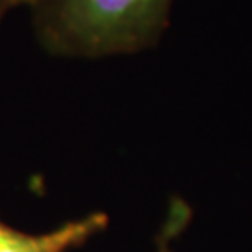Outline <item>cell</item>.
<instances>
[{
	"label": "cell",
	"instance_id": "6da1fadb",
	"mask_svg": "<svg viewBox=\"0 0 252 252\" xmlns=\"http://www.w3.org/2000/svg\"><path fill=\"white\" fill-rule=\"evenodd\" d=\"M172 0H36L41 45L60 56H107L153 45Z\"/></svg>",
	"mask_w": 252,
	"mask_h": 252
},
{
	"label": "cell",
	"instance_id": "7a4b0ae2",
	"mask_svg": "<svg viewBox=\"0 0 252 252\" xmlns=\"http://www.w3.org/2000/svg\"><path fill=\"white\" fill-rule=\"evenodd\" d=\"M107 226L103 213L65 222L47 234H25L0 220V252H67Z\"/></svg>",
	"mask_w": 252,
	"mask_h": 252
},
{
	"label": "cell",
	"instance_id": "3957f363",
	"mask_svg": "<svg viewBox=\"0 0 252 252\" xmlns=\"http://www.w3.org/2000/svg\"><path fill=\"white\" fill-rule=\"evenodd\" d=\"M25 4H36V0H0V21L8 13L9 9L25 6Z\"/></svg>",
	"mask_w": 252,
	"mask_h": 252
}]
</instances>
